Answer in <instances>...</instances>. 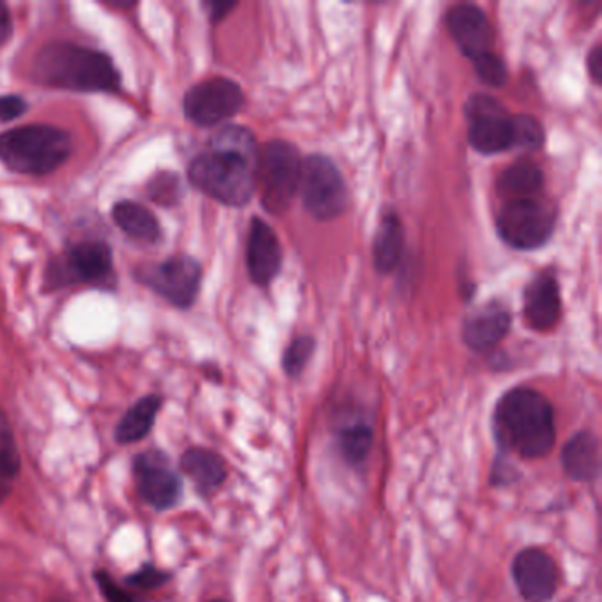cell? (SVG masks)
<instances>
[{
	"mask_svg": "<svg viewBox=\"0 0 602 602\" xmlns=\"http://www.w3.org/2000/svg\"><path fill=\"white\" fill-rule=\"evenodd\" d=\"M133 472L140 497L150 508L167 511L177 505L182 494V482L165 453L147 450L136 456Z\"/></svg>",
	"mask_w": 602,
	"mask_h": 602,
	"instance_id": "cell-12",
	"label": "cell"
},
{
	"mask_svg": "<svg viewBox=\"0 0 602 602\" xmlns=\"http://www.w3.org/2000/svg\"><path fill=\"white\" fill-rule=\"evenodd\" d=\"M258 154L257 140L247 127H221L208 150L189 165V182L223 205L244 208L257 191Z\"/></svg>",
	"mask_w": 602,
	"mask_h": 602,
	"instance_id": "cell-1",
	"label": "cell"
},
{
	"mask_svg": "<svg viewBox=\"0 0 602 602\" xmlns=\"http://www.w3.org/2000/svg\"><path fill=\"white\" fill-rule=\"evenodd\" d=\"M514 122V147L537 150L544 142V130L537 119L531 115H516Z\"/></svg>",
	"mask_w": 602,
	"mask_h": 602,
	"instance_id": "cell-28",
	"label": "cell"
},
{
	"mask_svg": "<svg viewBox=\"0 0 602 602\" xmlns=\"http://www.w3.org/2000/svg\"><path fill=\"white\" fill-rule=\"evenodd\" d=\"M301 154L285 140H270L258 154L255 185L260 189L261 205L272 216L283 214L301 185Z\"/></svg>",
	"mask_w": 602,
	"mask_h": 602,
	"instance_id": "cell-5",
	"label": "cell"
},
{
	"mask_svg": "<svg viewBox=\"0 0 602 602\" xmlns=\"http://www.w3.org/2000/svg\"><path fill=\"white\" fill-rule=\"evenodd\" d=\"M20 472V455L16 449L10 423L0 410V505L13 491L14 481Z\"/></svg>",
	"mask_w": 602,
	"mask_h": 602,
	"instance_id": "cell-24",
	"label": "cell"
},
{
	"mask_svg": "<svg viewBox=\"0 0 602 602\" xmlns=\"http://www.w3.org/2000/svg\"><path fill=\"white\" fill-rule=\"evenodd\" d=\"M112 220L124 234L142 243H156L161 235L158 220L153 212L130 200H122L113 205Z\"/></svg>",
	"mask_w": 602,
	"mask_h": 602,
	"instance_id": "cell-22",
	"label": "cell"
},
{
	"mask_svg": "<svg viewBox=\"0 0 602 602\" xmlns=\"http://www.w3.org/2000/svg\"><path fill=\"white\" fill-rule=\"evenodd\" d=\"M247 272L253 283L267 285L279 275L283 264V249L275 230L260 218H253L246 244Z\"/></svg>",
	"mask_w": 602,
	"mask_h": 602,
	"instance_id": "cell-15",
	"label": "cell"
},
{
	"mask_svg": "<svg viewBox=\"0 0 602 602\" xmlns=\"http://www.w3.org/2000/svg\"><path fill=\"white\" fill-rule=\"evenodd\" d=\"M211 602H226V601H220V599H216V601H211Z\"/></svg>",
	"mask_w": 602,
	"mask_h": 602,
	"instance_id": "cell-36",
	"label": "cell"
},
{
	"mask_svg": "<svg viewBox=\"0 0 602 602\" xmlns=\"http://www.w3.org/2000/svg\"><path fill=\"white\" fill-rule=\"evenodd\" d=\"M54 602H64V601H54Z\"/></svg>",
	"mask_w": 602,
	"mask_h": 602,
	"instance_id": "cell-37",
	"label": "cell"
},
{
	"mask_svg": "<svg viewBox=\"0 0 602 602\" xmlns=\"http://www.w3.org/2000/svg\"><path fill=\"white\" fill-rule=\"evenodd\" d=\"M493 433L505 453L523 459L544 458L557 442L554 406L539 391L514 387L494 406Z\"/></svg>",
	"mask_w": 602,
	"mask_h": 602,
	"instance_id": "cell-2",
	"label": "cell"
},
{
	"mask_svg": "<svg viewBox=\"0 0 602 602\" xmlns=\"http://www.w3.org/2000/svg\"><path fill=\"white\" fill-rule=\"evenodd\" d=\"M513 580L526 602H549L560 584V571L544 549L526 548L514 557Z\"/></svg>",
	"mask_w": 602,
	"mask_h": 602,
	"instance_id": "cell-13",
	"label": "cell"
},
{
	"mask_svg": "<svg viewBox=\"0 0 602 602\" xmlns=\"http://www.w3.org/2000/svg\"><path fill=\"white\" fill-rule=\"evenodd\" d=\"M180 470L197 484L198 490L214 491L226 481V465L214 450L191 447L180 458Z\"/></svg>",
	"mask_w": 602,
	"mask_h": 602,
	"instance_id": "cell-19",
	"label": "cell"
},
{
	"mask_svg": "<svg viewBox=\"0 0 602 602\" xmlns=\"http://www.w3.org/2000/svg\"><path fill=\"white\" fill-rule=\"evenodd\" d=\"M445 22L456 45L472 63L490 54L494 40L493 29L479 5L456 4L450 8Z\"/></svg>",
	"mask_w": 602,
	"mask_h": 602,
	"instance_id": "cell-14",
	"label": "cell"
},
{
	"mask_svg": "<svg viewBox=\"0 0 602 602\" xmlns=\"http://www.w3.org/2000/svg\"><path fill=\"white\" fill-rule=\"evenodd\" d=\"M96 580H98L99 590L109 602H142L133 593L122 589L121 584L115 583L104 571L96 572Z\"/></svg>",
	"mask_w": 602,
	"mask_h": 602,
	"instance_id": "cell-31",
	"label": "cell"
},
{
	"mask_svg": "<svg viewBox=\"0 0 602 602\" xmlns=\"http://www.w3.org/2000/svg\"><path fill=\"white\" fill-rule=\"evenodd\" d=\"M27 101L22 96H0V122H11L14 119L22 118L23 113L27 112Z\"/></svg>",
	"mask_w": 602,
	"mask_h": 602,
	"instance_id": "cell-32",
	"label": "cell"
},
{
	"mask_svg": "<svg viewBox=\"0 0 602 602\" xmlns=\"http://www.w3.org/2000/svg\"><path fill=\"white\" fill-rule=\"evenodd\" d=\"M112 247L104 241H81L55 258L46 269L45 287L48 292L71 285L112 287L115 281Z\"/></svg>",
	"mask_w": 602,
	"mask_h": 602,
	"instance_id": "cell-6",
	"label": "cell"
},
{
	"mask_svg": "<svg viewBox=\"0 0 602 602\" xmlns=\"http://www.w3.org/2000/svg\"><path fill=\"white\" fill-rule=\"evenodd\" d=\"M375 433L365 423L346 424L337 436V445L343 459L352 467L366 464L369 453L374 449Z\"/></svg>",
	"mask_w": 602,
	"mask_h": 602,
	"instance_id": "cell-25",
	"label": "cell"
},
{
	"mask_svg": "<svg viewBox=\"0 0 602 602\" xmlns=\"http://www.w3.org/2000/svg\"><path fill=\"white\" fill-rule=\"evenodd\" d=\"M557 225V212L539 198L509 200L497 218V232L508 246L534 252L548 243Z\"/></svg>",
	"mask_w": 602,
	"mask_h": 602,
	"instance_id": "cell-7",
	"label": "cell"
},
{
	"mask_svg": "<svg viewBox=\"0 0 602 602\" xmlns=\"http://www.w3.org/2000/svg\"><path fill=\"white\" fill-rule=\"evenodd\" d=\"M473 68H476L477 77L481 78L488 86L502 87L508 81V68H505L504 60L500 59L499 55H494L493 52L473 60Z\"/></svg>",
	"mask_w": 602,
	"mask_h": 602,
	"instance_id": "cell-29",
	"label": "cell"
},
{
	"mask_svg": "<svg viewBox=\"0 0 602 602\" xmlns=\"http://www.w3.org/2000/svg\"><path fill=\"white\" fill-rule=\"evenodd\" d=\"M405 249V230L400 218L389 212L380 221L374 241L375 269L389 275L398 267Z\"/></svg>",
	"mask_w": 602,
	"mask_h": 602,
	"instance_id": "cell-20",
	"label": "cell"
},
{
	"mask_svg": "<svg viewBox=\"0 0 602 602\" xmlns=\"http://www.w3.org/2000/svg\"><path fill=\"white\" fill-rule=\"evenodd\" d=\"M170 580V576L165 571H159L158 567L144 566L140 567L135 575L127 578V584L136 587V589H159L163 584Z\"/></svg>",
	"mask_w": 602,
	"mask_h": 602,
	"instance_id": "cell-30",
	"label": "cell"
},
{
	"mask_svg": "<svg viewBox=\"0 0 602 602\" xmlns=\"http://www.w3.org/2000/svg\"><path fill=\"white\" fill-rule=\"evenodd\" d=\"M315 339L311 336H297L290 345L287 346L283 356L285 374L290 378L301 377L306 368L311 357L315 354Z\"/></svg>",
	"mask_w": 602,
	"mask_h": 602,
	"instance_id": "cell-27",
	"label": "cell"
},
{
	"mask_svg": "<svg viewBox=\"0 0 602 602\" xmlns=\"http://www.w3.org/2000/svg\"><path fill=\"white\" fill-rule=\"evenodd\" d=\"M147 197L163 208H174L182 198V180L174 171H158L148 180Z\"/></svg>",
	"mask_w": 602,
	"mask_h": 602,
	"instance_id": "cell-26",
	"label": "cell"
},
{
	"mask_svg": "<svg viewBox=\"0 0 602 602\" xmlns=\"http://www.w3.org/2000/svg\"><path fill=\"white\" fill-rule=\"evenodd\" d=\"M543 171L535 163L522 159L505 168L499 179V191L509 200L535 198L543 189Z\"/></svg>",
	"mask_w": 602,
	"mask_h": 602,
	"instance_id": "cell-23",
	"label": "cell"
},
{
	"mask_svg": "<svg viewBox=\"0 0 602 602\" xmlns=\"http://www.w3.org/2000/svg\"><path fill=\"white\" fill-rule=\"evenodd\" d=\"M159 409H161L159 395H145L142 400L136 401L115 427V441L122 445L144 441L156 423Z\"/></svg>",
	"mask_w": 602,
	"mask_h": 602,
	"instance_id": "cell-21",
	"label": "cell"
},
{
	"mask_svg": "<svg viewBox=\"0 0 602 602\" xmlns=\"http://www.w3.org/2000/svg\"><path fill=\"white\" fill-rule=\"evenodd\" d=\"M562 315V301L557 279L548 272L535 276L525 292L526 324L535 331H549Z\"/></svg>",
	"mask_w": 602,
	"mask_h": 602,
	"instance_id": "cell-17",
	"label": "cell"
},
{
	"mask_svg": "<svg viewBox=\"0 0 602 602\" xmlns=\"http://www.w3.org/2000/svg\"><path fill=\"white\" fill-rule=\"evenodd\" d=\"M13 36V19L8 5L0 2V46L5 45Z\"/></svg>",
	"mask_w": 602,
	"mask_h": 602,
	"instance_id": "cell-34",
	"label": "cell"
},
{
	"mask_svg": "<svg viewBox=\"0 0 602 602\" xmlns=\"http://www.w3.org/2000/svg\"><path fill=\"white\" fill-rule=\"evenodd\" d=\"M587 64H589V71L590 77H592V80L598 83V86H601L602 83V45H595L592 48V52L589 54V59H587Z\"/></svg>",
	"mask_w": 602,
	"mask_h": 602,
	"instance_id": "cell-33",
	"label": "cell"
},
{
	"mask_svg": "<svg viewBox=\"0 0 602 602\" xmlns=\"http://www.w3.org/2000/svg\"><path fill=\"white\" fill-rule=\"evenodd\" d=\"M136 276L140 283L179 310L193 306L202 287V266L188 255H177L153 266L140 267Z\"/></svg>",
	"mask_w": 602,
	"mask_h": 602,
	"instance_id": "cell-9",
	"label": "cell"
},
{
	"mask_svg": "<svg viewBox=\"0 0 602 602\" xmlns=\"http://www.w3.org/2000/svg\"><path fill=\"white\" fill-rule=\"evenodd\" d=\"M511 328V313L502 302H488L465 320L464 342L477 354L493 350Z\"/></svg>",
	"mask_w": 602,
	"mask_h": 602,
	"instance_id": "cell-16",
	"label": "cell"
},
{
	"mask_svg": "<svg viewBox=\"0 0 602 602\" xmlns=\"http://www.w3.org/2000/svg\"><path fill=\"white\" fill-rule=\"evenodd\" d=\"M562 468L576 482H592L601 470L599 438L592 432H580L566 442L562 449Z\"/></svg>",
	"mask_w": 602,
	"mask_h": 602,
	"instance_id": "cell-18",
	"label": "cell"
},
{
	"mask_svg": "<svg viewBox=\"0 0 602 602\" xmlns=\"http://www.w3.org/2000/svg\"><path fill=\"white\" fill-rule=\"evenodd\" d=\"M299 193L306 211L319 221L336 220L348 205V189L342 171L333 159L322 154H313L302 161Z\"/></svg>",
	"mask_w": 602,
	"mask_h": 602,
	"instance_id": "cell-8",
	"label": "cell"
},
{
	"mask_svg": "<svg viewBox=\"0 0 602 602\" xmlns=\"http://www.w3.org/2000/svg\"><path fill=\"white\" fill-rule=\"evenodd\" d=\"M71 153V135L60 127L31 124L0 133V163L20 176H48Z\"/></svg>",
	"mask_w": 602,
	"mask_h": 602,
	"instance_id": "cell-4",
	"label": "cell"
},
{
	"mask_svg": "<svg viewBox=\"0 0 602 602\" xmlns=\"http://www.w3.org/2000/svg\"><path fill=\"white\" fill-rule=\"evenodd\" d=\"M32 78L49 89L69 92H118L121 75L109 55L77 43H49L32 63Z\"/></svg>",
	"mask_w": 602,
	"mask_h": 602,
	"instance_id": "cell-3",
	"label": "cell"
},
{
	"mask_svg": "<svg viewBox=\"0 0 602 602\" xmlns=\"http://www.w3.org/2000/svg\"><path fill=\"white\" fill-rule=\"evenodd\" d=\"M244 92L237 81L225 77L200 81L186 92L182 109L188 121L200 127L218 126L243 109Z\"/></svg>",
	"mask_w": 602,
	"mask_h": 602,
	"instance_id": "cell-10",
	"label": "cell"
},
{
	"mask_svg": "<svg viewBox=\"0 0 602 602\" xmlns=\"http://www.w3.org/2000/svg\"><path fill=\"white\" fill-rule=\"evenodd\" d=\"M235 5H237L235 2H221V0H216V2H208L205 8L209 10V16H211L212 22L218 23L225 19L226 14L234 10Z\"/></svg>",
	"mask_w": 602,
	"mask_h": 602,
	"instance_id": "cell-35",
	"label": "cell"
},
{
	"mask_svg": "<svg viewBox=\"0 0 602 602\" xmlns=\"http://www.w3.org/2000/svg\"><path fill=\"white\" fill-rule=\"evenodd\" d=\"M468 142L477 153L493 156L514 147V122L508 110L491 98L477 94L467 104Z\"/></svg>",
	"mask_w": 602,
	"mask_h": 602,
	"instance_id": "cell-11",
	"label": "cell"
}]
</instances>
